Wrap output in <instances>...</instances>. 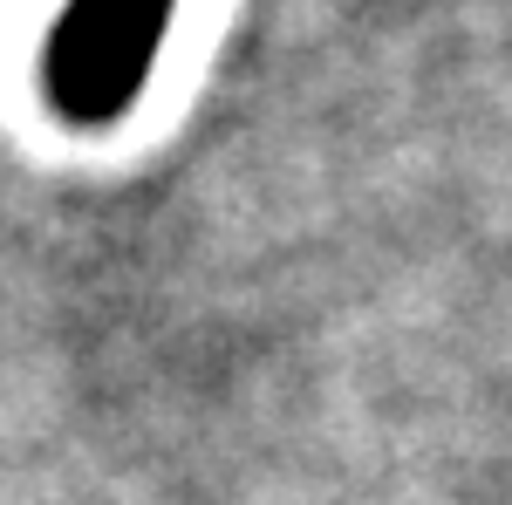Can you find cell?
Segmentation results:
<instances>
[{"label":"cell","mask_w":512,"mask_h":505,"mask_svg":"<svg viewBox=\"0 0 512 505\" xmlns=\"http://www.w3.org/2000/svg\"><path fill=\"white\" fill-rule=\"evenodd\" d=\"M178 0H69L41 41V96L69 130H110L144 103Z\"/></svg>","instance_id":"cell-1"}]
</instances>
